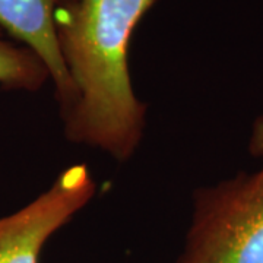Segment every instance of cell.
<instances>
[{"instance_id": "obj_1", "label": "cell", "mask_w": 263, "mask_h": 263, "mask_svg": "<svg viewBox=\"0 0 263 263\" xmlns=\"http://www.w3.org/2000/svg\"><path fill=\"white\" fill-rule=\"evenodd\" d=\"M157 0H73L56 15L57 43L73 97L66 138L126 161L138 149L146 105L133 91L130 40Z\"/></svg>"}, {"instance_id": "obj_2", "label": "cell", "mask_w": 263, "mask_h": 263, "mask_svg": "<svg viewBox=\"0 0 263 263\" xmlns=\"http://www.w3.org/2000/svg\"><path fill=\"white\" fill-rule=\"evenodd\" d=\"M176 263H263V164L197 189Z\"/></svg>"}, {"instance_id": "obj_3", "label": "cell", "mask_w": 263, "mask_h": 263, "mask_svg": "<svg viewBox=\"0 0 263 263\" xmlns=\"http://www.w3.org/2000/svg\"><path fill=\"white\" fill-rule=\"evenodd\" d=\"M95 190L89 168L75 164L27 206L0 218V263H40L48 238L92 199Z\"/></svg>"}, {"instance_id": "obj_4", "label": "cell", "mask_w": 263, "mask_h": 263, "mask_svg": "<svg viewBox=\"0 0 263 263\" xmlns=\"http://www.w3.org/2000/svg\"><path fill=\"white\" fill-rule=\"evenodd\" d=\"M73 0H0V29L28 47L47 67L56 88L60 113L73 97L72 84L57 43L56 15Z\"/></svg>"}, {"instance_id": "obj_5", "label": "cell", "mask_w": 263, "mask_h": 263, "mask_svg": "<svg viewBox=\"0 0 263 263\" xmlns=\"http://www.w3.org/2000/svg\"><path fill=\"white\" fill-rule=\"evenodd\" d=\"M50 79L43 60L0 29V88L35 92Z\"/></svg>"}, {"instance_id": "obj_6", "label": "cell", "mask_w": 263, "mask_h": 263, "mask_svg": "<svg viewBox=\"0 0 263 263\" xmlns=\"http://www.w3.org/2000/svg\"><path fill=\"white\" fill-rule=\"evenodd\" d=\"M249 151L252 157L263 161V113L253 123L252 135L249 139Z\"/></svg>"}]
</instances>
